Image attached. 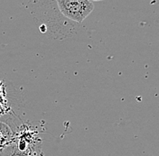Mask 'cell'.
Instances as JSON below:
<instances>
[{"mask_svg":"<svg viewBox=\"0 0 159 156\" xmlns=\"http://www.w3.org/2000/svg\"><path fill=\"white\" fill-rule=\"evenodd\" d=\"M55 3L65 18L79 24L86 19L94 9V4L89 0H57Z\"/></svg>","mask_w":159,"mask_h":156,"instance_id":"obj_1","label":"cell"},{"mask_svg":"<svg viewBox=\"0 0 159 156\" xmlns=\"http://www.w3.org/2000/svg\"><path fill=\"white\" fill-rule=\"evenodd\" d=\"M0 156H43L42 154H29L20 151L16 145H11L3 148L0 152Z\"/></svg>","mask_w":159,"mask_h":156,"instance_id":"obj_2","label":"cell"}]
</instances>
